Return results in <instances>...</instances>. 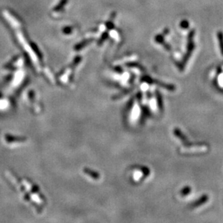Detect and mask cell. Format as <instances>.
Masks as SVG:
<instances>
[{
	"label": "cell",
	"instance_id": "obj_1",
	"mask_svg": "<svg viewBox=\"0 0 223 223\" xmlns=\"http://www.w3.org/2000/svg\"><path fill=\"white\" fill-rule=\"evenodd\" d=\"M84 172H85L86 174L91 176V178L95 179V180H98V179L100 178L99 173H97V172L93 171V170L88 169V168H85V169H84Z\"/></svg>",
	"mask_w": 223,
	"mask_h": 223
},
{
	"label": "cell",
	"instance_id": "obj_2",
	"mask_svg": "<svg viewBox=\"0 0 223 223\" xmlns=\"http://www.w3.org/2000/svg\"><path fill=\"white\" fill-rule=\"evenodd\" d=\"M207 200H208V196H207V195H204V196H201V197L200 198V199L198 200L196 202H194V204H193L192 206L194 207H199L200 205L203 204L207 202Z\"/></svg>",
	"mask_w": 223,
	"mask_h": 223
},
{
	"label": "cell",
	"instance_id": "obj_3",
	"mask_svg": "<svg viewBox=\"0 0 223 223\" xmlns=\"http://www.w3.org/2000/svg\"><path fill=\"white\" fill-rule=\"evenodd\" d=\"M152 82H154V83L157 84V85L161 86V87H163V88H166V89H169L170 91H174V89H175V87L173 85H168V84L162 83V82H158V81H156V80H154V81H152Z\"/></svg>",
	"mask_w": 223,
	"mask_h": 223
},
{
	"label": "cell",
	"instance_id": "obj_4",
	"mask_svg": "<svg viewBox=\"0 0 223 223\" xmlns=\"http://www.w3.org/2000/svg\"><path fill=\"white\" fill-rule=\"evenodd\" d=\"M174 134H175V136H177L179 139H181L182 141L187 142V138L186 137V136L182 134L181 131H180L179 129H175V131H174Z\"/></svg>",
	"mask_w": 223,
	"mask_h": 223
},
{
	"label": "cell",
	"instance_id": "obj_5",
	"mask_svg": "<svg viewBox=\"0 0 223 223\" xmlns=\"http://www.w3.org/2000/svg\"><path fill=\"white\" fill-rule=\"evenodd\" d=\"M131 89H126V90H124V92H121V93L116 95L115 97H113V99H119V98H120L123 97V96H124V95L128 94V93H129V92H131Z\"/></svg>",
	"mask_w": 223,
	"mask_h": 223
},
{
	"label": "cell",
	"instance_id": "obj_6",
	"mask_svg": "<svg viewBox=\"0 0 223 223\" xmlns=\"http://www.w3.org/2000/svg\"><path fill=\"white\" fill-rule=\"evenodd\" d=\"M191 191V188L187 186L186 188H184L183 190L180 191V194H181V196H186V195H188L190 193Z\"/></svg>",
	"mask_w": 223,
	"mask_h": 223
},
{
	"label": "cell",
	"instance_id": "obj_7",
	"mask_svg": "<svg viewBox=\"0 0 223 223\" xmlns=\"http://www.w3.org/2000/svg\"><path fill=\"white\" fill-rule=\"evenodd\" d=\"M157 103H158V106L160 109H163V103H162V98L161 95H160L158 92H157Z\"/></svg>",
	"mask_w": 223,
	"mask_h": 223
}]
</instances>
